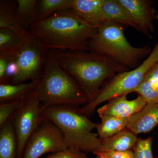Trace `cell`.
<instances>
[{"instance_id":"6da1fadb","label":"cell","mask_w":158,"mask_h":158,"mask_svg":"<svg viewBox=\"0 0 158 158\" xmlns=\"http://www.w3.org/2000/svg\"><path fill=\"white\" fill-rule=\"evenodd\" d=\"M98 29L68 10L35 23L29 31L49 51H89L90 41L96 36Z\"/></svg>"},{"instance_id":"7a4b0ae2","label":"cell","mask_w":158,"mask_h":158,"mask_svg":"<svg viewBox=\"0 0 158 158\" xmlns=\"http://www.w3.org/2000/svg\"><path fill=\"white\" fill-rule=\"evenodd\" d=\"M60 66L72 77L88 98L96 97L105 82L130 70L108 57L90 51L54 50Z\"/></svg>"},{"instance_id":"3957f363","label":"cell","mask_w":158,"mask_h":158,"mask_svg":"<svg viewBox=\"0 0 158 158\" xmlns=\"http://www.w3.org/2000/svg\"><path fill=\"white\" fill-rule=\"evenodd\" d=\"M43 116L61 131L68 148L93 153L100 147L101 140L93 131L98 123L90 120L81 108L67 105L44 107Z\"/></svg>"},{"instance_id":"277c9868","label":"cell","mask_w":158,"mask_h":158,"mask_svg":"<svg viewBox=\"0 0 158 158\" xmlns=\"http://www.w3.org/2000/svg\"><path fill=\"white\" fill-rule=\"evenodd\" d=\"M36 92L44 107L77 106L89 102L75 80L60 66L53 50L49 51Z\"/></svg>"},{"instance_id":"5b68a950","label":"cell","mask_w":158,"mask_h":158,"mask_svg":"<svg viewBox=\"0 0 158 158\" xmlns=\"http://www.w3.org/2000/svg\"><path fill=\"white\" fill-rule=\"evenodd\" d=\"M124 27L113 22L103 24L90 40L89 51L108 57L130 70L139 66L152 50L148 46L138 48L131 45L125 36Z\"/></svg>"},{"instance_id":"8992f818","label":"cell","mask_w":158,"mask_h":158,"mask_svg":"<svg viewBox=\"0 0 158 158\" xmlns=\"http://www.w3.org/2000/svg\"><path fill=\"white\" fill-rule=\"evenodd\" d=\"M158 62V43L151 53L139 66L131 70L116 74L108 80L101 88L96 97L85 105L82 111L88 116L102 103L117 97L135 92L143 81L148 71Z\"/></svg>"},{"instance_id":"52a82bcc","label":"cell","mask_w":158,"mask_h":158,"mask_svg":"<svg viewBox=\"0 0 158 158\" xmlns=\"http://www.w3.org/2000/svg\"><path fill=\"white\" fill-rule=\"evenodd\" d=\"M49 50L30 33L14 62L11 84L40 80Z\"/></svg>"},{"instance_id":"ba28073f","label":"cell","mask_w":158,"mask_h":158,"mask_svg":"<svg viewBox=\"0 0 158 158\" xmlns=\"http://www.w3.org/2000/svg\"><path fill=\"white\" fill-rule=\"evenodd\" d=\"M44 108L35 91L12 115L17 140V158H22L27 142L43 120Z\"/></svg>"},{"instance_id":"9c48e42d","label":"cell","mask_w":158,"mask_h":158,"mask_svg":"<svg viewBox=\"0 0 158 158\" xmlns=\"http://www.w3.org/2000/svg\"><path fill=\"white\" fill-rule=\"evenodd\" d=\"M68 148L61 131L44 118L27 142L22 158H40L47 153L58 152Z\"/></svg>"},{"instance_id":"30bf717a","label":"cell","mask_w":158,"mask_h":158,"mask_svg":"<svg viewBox=\"0 0 158 158\" xmlns=\"http://www.w3.org/2000/svg\"><path fill=\"white\" fill-rule=\"evenodd\" d=\"M126 9L135 23L138 31L149 37L154 31L153 22L156 18L155 9L150 0H118Z\"/></svg>"},{"instance_id":"8fae6325","label":"cell","mask_w":158,"mask_h":158,"mask_svg":"<svg viewBox=\"0 0 158 158\" xmlns=\"http://www.w3.org/2000/svg\"><path fill=\"white\" fill-rule=\"evenodd\" d=\"M147 104L142 97L129 100L127 95L117 97L110 100L97 111L98 116L110 115L121 118H127L141 111Z\"/></svg>"},{"instance_id":"7c38bea8","label":"cell","mask_w":158,"mask_h":158,"mask_svg":"<svg viewBox=\"0 0 158 158\" xmlns=\"http://www.w3.org/2000/svg\"><path fill=\"white\" fill-rule=\"evenodd\" d=\"M158 125V103L147 104L138 113L130 117L128 130L137 135L147 133Z\"/></svg>"},{"instance_id":"4fadbf2b","label":"cell","mask_w":158,"mask_h":158,"mask_svg":"<svg viewBox=\"0 0 158 158\" xmlns=\"http://www.w3.org/2000/svg\"><path fill=\"white\" fill-rule=\"evenodd\" d=\"M70 10L98 28L106 23L102 9V0H73Z\"/></svg>"},{"instance_id":"5bb4252c","label":"cell","mask_w":158,"mask_h":158,"mask_svg":"<svg viewBox=\"0 0 158 158\" xmlns=\"http://www.w3.org/2000/svg\"><path fill=\"white\" fill-rule=\"evenodd\" d=\"M138 139L136 135L126 128L115 135L101 140V145L98 150L95 152H109L131 151L135 148Z\"/></svg>"},{"instance_id":"9a60e30c","label":"cell","mask_w":158,"mask_h":158,"mask_svg":"<svg viewBox=\"0 0 158 158\" xmlns=\"http://www.w3.org/2000/svg\"><path fill=\"white\" fill-rule=\"evenodd\" d=\"M102 9L106 22H113L138 31L134 20L118 0H102Z\"/></svg>"},{"instance_id":"2e32d148","label":"cell","mask_w":158,"mask_h":158,"mask_svg":"<svg viewBox=\"0 0 158 158\" xmlns=\"http://www.w3.org/2000/svg\"><path fill=\"white\" fill-rule=\"evenodd\" d=\"M17 1H0V29H11L23 36L30 34L20 24L17 16Z\"/></svg>"},{"instance_id":"e0dca14e","label":"cell","mask_w":158,"mask_h":158,"mask_svg":"<svg viewBox=\"0 0 158 158\" xmlns=\"http://www.w3.org/2000/svg\"><path fill=\"white\" fill-rule=\"evenodd\" d=\"M39 81L18 84H0L1 103L30 96L37 90Z\"/></svg>"},{"instance_id":"ac0fdd59","label":"cell","mask_w":158,"mask_h":158,"mask_svg":"<svg viewBox=\"0 0 158 158\" xmlns=\"http://www.w3.org/2000/svg\"><path fill=\"white\" fill-rule=\"evenodd\" d=\"M0 128V158H17V140L12 116Z\"/></svg>"},{"instance_id":"d6986e66","label":"cell","mask_w":158,"mask_h":158,"mask_svg":"<svg viewBox=\"0 0 158 158\" xmlns=\"http://www.w3.org/2000/svg\"><path fill=\"white\" fill-rule=\"evenodd\" d=\"M101 122L98 125L97 133L101 140L115 135L127 128L130 118H121L110 115L100 116Z\"/></svg>"},{"instance_id":"ffe728a7","label":"cell","mask_w":158,"mask_h":158,"mask_svg":"<svg viewBox=\"0 0 158 158\" xmlns=\"http://www.w3.org/2000/svg\"><path fill=\"white\" fill-rule=\"evenodd\" d=\"M73 0H37L35 23L50 17L58 11L70 10Z\"/></svg>"},{"instance_id":"44dd1931","label":"cell","mask_w":158,"mask_h":158,"mask_svg":"<svg viewBox=\"0 0 158 158\" xmlns=\"http://www.w3.org/2000/svg\"><path fill=\"white\" fill-rule=\"evenodd\" d=\"M37 0H17V16L21 26L29 29L35 23Z\"/></svg>"},{"instance_id":"7402d4cb","label":"cell","mask_w":158,"mask_h":158,"mask_svg":"<svg viewBox=\"0 0 158 158\" xmlns=\"http://www.w3.org/2000/svg\"><path fill=\"white\" fill-rule=\"evenodd\" d=\"M29 35L23 36L11 29H0V51L19 49Z\"/></svg>"},{"instance_id":"603a6c76","label":"cell","mask_w":158,"mask_h":158,"mask_svg":"<svg viewBox=\"0 0 158 158\" xmlns=\"http://www.w3.org/2000/svg\"><path fill=\"white\" fill-rule=\"evenodd\" d=\"M19 49L0 51V84L8 83L13 73L15 61Z\"/></svg>"},{"instance_id":"cb8c5ba5","label":"cell","mask_w":158,"mask_h":158,"mask_svg":"<svg viewBox=\"0 0 158 158\" xmlns=\"http://www.w3.org/2000/svg\"><path fill=\"white\" fill-rule=\"evenodd\" d=\"M29 97L0 104V127L22 106Z\"/></svg>"},{"instance_id":"d4e9b609","label":"cell","mask_w":158,"mask_h":158,"mask_svg":"<svg viewBox=\"0 0 158 158\" xmlns=\"http://www.w3.org/2000/svg\"><path fill=\"white\" fill-rule=\"evenodd\" d=\"M152 137L138 139L134 148L135 158H154L152 150Z\"/></svg>"},{"instance_id":"484cf974","label":"cell","mask_w":158,"mask_h":158,"mask_svg":"<svg viewBox=\"0 0 158 158\" xmlns=\"http://www.w3.org/2000/svg\"><path fill=\"white\" fill-rule=\"evenodd\" d=\"M44 158H88L85 152L73 148L54 153Z\"/></svg>"},{"instance_id":"4316f807","label":"cell","mask_w":158,"mask_h":158,"mask_svg":"<svg viewBox=\"0 0 158 158\" xmlns=\"http://www.w3.org/2000/svg\"><path fill=\"white\" fill-rule=\"evenodd\" d=\"M93 154L96 156H102L106 158H135L134 152L132 150L109 152H95Z\"/></svg>"},{"instance_id":"83f0119b","label":"cell","mask_w":158,"mask_h":158,"mask_svg":"<svg viewBox=\"0 0 158 158\" xmlns=\"http://www.w3.org/2000/svg\"><path fill=\"white\" fill-rule=\"evenodd\" d=\"M144 79L158 87V62L148 71Z\"/></svg>"},{"instance_id":"f1b7e54d","label":"cell","mask_w":158,"mask_h":158,"mask_svg":"<svg viewBox=\"0 0 158 158\" xmlns=\"http://www.w3.org/2000/svg\"><path fill=\"white\" fill-rule=\"evenodd\" d=\"M96 158H106L105 157L101 156H96Z\"/></svg>"},{"instance_id":"f546056e","label":"cell","mask_w":158,"mask_h":158,"mask_svg":"<svg viewBox=\"0 0 158 158\" xmlns=\"http://www.w3.org/2000/svg\"><path fill=\"white\" fill-rule=\"evenodd\" d=\"M156 18L158 20V15H157Z\"/></svg>"},{"instance_id":"4dcf8cb0","label":"cell","mask_w":158,"mask_h":158,"mask_svg":"<svg viewBox=\"0 0 158 158\" xmlns=\"http://www.w3.org/2000/svg\"></svg>"}]
</instances>
